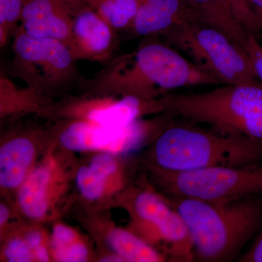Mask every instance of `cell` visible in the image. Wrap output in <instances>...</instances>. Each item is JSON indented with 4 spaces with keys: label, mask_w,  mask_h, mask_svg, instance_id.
I'll list each match as a JSON object with an SVG mask.
<instances>
[{
    "label": "cell",
    "mask_w": 262,
    "mask_h": 262,
    "mask_svg": "<svg viewBox=\"0 0 262 262\" xmlns=\"http://www.w3.org/2000/svg\"><path fill=\"white\" fill-rule=\"evenodd\" d=\"M89 167L93 171L105 179L117 170L116 162L113 156L108 154L96 155L91 160Z\"/></svg>",
    "instance_id": "cell-24"
},
{
    "label": "cell",
    "mask_w": 262,
    "mask_h": 262,
    "mask_svg": "<svg viewBox=\"0 0 262 262\" xmlns=\"http://www.w3.org/2000/svg\"><path fill=\"white\" fill-rule=\"evenodd\" d=\"M34 154L32 141L25 137L15 138L2 146L0 149L2 187L13 189L23 183Z\"/></svg>",
    "instance_id": "cell-13"
},
{
    "label": "cell",
    "mask_w": 262,
    "mask_h": 262,
    "mask_svg": "<svg viewBox=\"0 0 262 262\" xmlns=\"http://www.w3.org/2000/svg\"><path fill=\"white\" fill-rule=\"evenodd\" d=\"M101 261H124L123 258L120 256H106V257L102 258Z\"/></svg>",
    "instance_id": "cell-32"
},
{
    "label": "cell",
    "mask_w": 262,
    "mask_h": 262,
    "mask_svg": "<svg viewBox=\"0 0 262 262\" xmlns=\"http://www.w3.org/2000/svg\"><path fill=\"white\" fill-rule=\"evenodd\" d=\"M160 170L165 187L176 198L224 204L262 195V163L184 171Z\"/></svg>",
    "instance_id": "cell-6"
},
{
    "label": "cell",
    "mask_w": 262,
    "mask_h": 262,
    "mask_svg": "<svg viewBox=\"0 0 262 262\" xmlns=\"http://www.w3.org/2000/svg\"><path fill=\"white\" fill-rule=\"evenodd\" d=\"M142 0H95L92 8L116 29H127Z\"/></svg>",
    "instance_id": "cell-17"
},
{
    "label": "cell",
    "mask_w": 262,
    "mask_h": 262,
    "mask_svg": "<svg viewBox=\"0 0 262 262\" xmlns=\"http://www.w3.org/2000/svg\"><path fill=\"white\" fill-rule=\"evenodd\" d=\"M134 207L140 219L154 225L157 230L173 210L160 196L150 192H143L138 194Z\"/></svg>",
    "instance_id": "cell-18"
},
{
    "label": "cell",
    "mask_w": 262,
    "mask_h": 262,
    "mask_svg": "<svg viewBox=\"0 0 262 262\" xmlns=\"http://www.w3.org/2000/svg\"><path fill=\"white\" fill-rule=\"evenodd\" d=\"M52 248L53 256L58 261H85L89 256V251L85 246L76 241L62 246H52Z\"/></svg>",
    "instance_id": "cell-21"
},
{
    "label": "cell",
    "mask_w": 262,
    "mask_h": 262,
    "mask_svg": "<svg viewBox=\"0 0 262 262\" xmlns=\"http://www.w3.org/2000/svg\"><path fill=\"white\" fill-rule=\"evenodd\" d=\"M196 19H202L199 12L184 8L182 0H142L127 29L136 37L161 36Z\"/></svg>",
    "instance_id": "cell-11"
},
{
    "label": "cell",
    "mask_w": 262,
    "mask_h": 262,
    "mask_svg": "<svg viewBox=\"0 0 262 262\" xmlns=\"http://www.w3.org/2000/svg\"><path fill=\"white\" fill-rule=\"evenodd\" d=\"M250 2L253 7L255 13L258 15L260 21V18L262 16V0H250Z\"/></svg>",
    "instance_id": "cell-30"
},
{
    "label": "cell",
    "mask_w": 262,
    "mask_h": 262,
    "mask_svg": "<svg viewBox=\"0 0 262 262\" xmlns=\"http://www.w3.org/2000/svg\"><path fill=\"white\" fill-rule=\"evenodd\" d=\"M260 26H261V30H262V16L260 18Z\"/></svg>",
    "instance_id": "cell-34"
},
{
    "label": "cell",
    "mask_w": 262,
    "mask_h": 262,
    "mask_svg": "<svg viewBox=\"0 0 262 262\" xmlns=\"http://www.w3.org/2000/svg\"><path fill=\"white\" fill-rule=\"evenodd\" d=\"M210 1H216V0H209V2Z\"/></svg>",
    "instance_id": "cell-35"
},
{
    "label": "cell",
    "mask_w": 262,
    "mask_h": 262,
    "mask_svg": "<svg viewBox=\"0 0 262 262\" xmlns=\"http://www.w3.org/2000/svg\"><path fill=\"white\" fill-rule=\"evenodd\" d=\"M115 30L94 8L81 7L72 23L70 49L75 59L107 63L116 46Z\"/></svg>",
    "instance_id": "cell-10"
},
{
    "label": "cell",
    "mask_w": 262,
    "mask_h": 262,
    "mask_svg": "<svg viewBox=\"0 0 262 262\" xmlns=\"http://www.w3.org/2000/svg\"><path fill=\"white\" fill-rule=\"evenodd\" d=\"M160 37L221 84L260 82L244 50L202 19L187 22Z\"/></svg>",
    "instance_id": "cell-5"
},
{
    "label": "cell",
    "mask_w": 262,
    "mask_h": 262,
    "mask_svg": "<svg viewBox=\"0 0 262 262\" xmlns=\"http://www.w3.org/2000/svg\"><path fill=\"white\" fill-rule=\"evenodd\" d=\"M186 122L167 127L157 139L153 153L160 169L184 171L262 163V141Z\"/></svg>",
    "instance_id": "cell-3"
},
{
    "label": "cell",
    "mask_w": 262,
    "mask_h": 262,
    "mask_svg": "<svg viewBox=\"0 0 262 262\" xmlns=\"http://www.w3.org/2000/svg\"><path fill=\"white\" fill-rule=\"evenodd\" d=\"M13 53L12 75L43 95L77 80V60L61 41L32 37L19 28L15 34Z\"/></svg>",
    "instance_id": "cell-7"
},
{
    "label": "cell",
    "mask_w": 262,
    "mask_h": 262,
    "mask_svg": "<svg viewBox=\"0 0 262 262\" xmlns=\"http://www.w3.org/2000/svg\"><path fill=\"white\" fill-rule=\"evenodd\" d=\"M194 242V261H232L262 226V195L218 204L177 198Z\"/></svg>",
    "instance_id": "cell-2"
},
{
    "label": "cell",
    "mask_w": 262,
    "mask_h": 262,
    "mask_svg": "<svg viewBox=\"0 0 262 262\" xmlns=\"http://www.w3.org/2000/svg\"><path fill=\"white\" fill-rule=\"evenodd\" d=\"M34 256L39 261H49V254L47 249L44 246H39V247L34 249Z\"/></svg>",
    "instance_id": "cell-28"
},
{
    "label": "cell",
    "mask_w": 262,
    "mask_h": 262,
    "mask_svg": "<svg viewBox=\"0 0 262 262\" xmlns=\"http://www.w3.org/2000/svg\"><path fill=\"white\" fill-rule=\"evenodd\" d=\"M10 213L8 207L2 203L0 206V225H3L8 220Z\"/></svg>",
    "instance_id": "cell-29"
},
{
    "label": "cell",
    "mask_w": 262,
    "mask_h": 262,
    "mask_svg": "<svg viewBox=\"0 0 262 262\" xmlns=\"http://www.w3.org/2000/svg\"><path fill=\"white\" fill-rule=\"evenodd\" d=\"M157 100L143 101L131 96H122L119 100H89L78 101L72 110L86 121L105 127H122L138 120L148 108L159 110Z\"/></svg>",
    "instance_id": "cell-12"
},
{
    "label": "cell",
    "mask_w": 262,
    "mask_h": 262,
    "mask_svg": "<svg viewBox=\"0 0 262 262\" xmlns=\"http://www.w3.org/2000/svg\"><path fill=\"white\" fill-rule=\"evenodd\" d=\"M80 83L96 94L143 101H154L183 88L221 84L173 46L155 39L112 58L93 78Z\"/></svg>",
    "instance_id": "cell-1"
},
{
    "label": "cell",
    "mask_w": 262,
    "mask_h": 262,
    "mask_svg": "<svg viewBox=\"0 0 262 262\" xmlns=\"http://www.w3.org/2000/svg\"><path fill=\"white\" fill-rule=\"evenodd\" d=\"M237 261L262 262V231L247 251L239 256Z\"/></svg>",
    "instance_id": "cell-26"
},
{
    "label": "cell",
    "mask_w": 262,
    "mask_h": 262,
    "mask_svg": "<svg viewBox=\"0 0 262 262\" xmlns=\"http://www.w3.org/2000/svg\"><path fill=\"white\" fill-rule=\"evenodd\" d=\"M43 94L27 86L19 88L9 77H0V97L3 115L34 110L39 106Z\"/></svg>",
    "instance_id": "cell-16"
},
{
    "label": "cell",
    "mask_w": 262,
    "mask_h": 262,
    "mask_svg": "<svg viewBox=\"0 0 262 262\" xmlns=\"http://www.w3.org/2000/svg\"><path fill=\"white\" fill-rule=\"evenodd\" d=\"M42 239V234L37 230L31 231L26 237V242L27 243L29 247L32 249H36L39 246H41Z\"/></svg>",
    "instance_id": "cell-27"
},
{
    "label": "cell",
    "mask_w": 262,
    "mask_h": 262,
    "mask_svg": "<svg viewBox=\"0 0 262 262\" xmlns=\"http://www.w3.org/2000/svg\"><path fill=\"white\" fill-rule=\"evenodd\" d=\"M50 178L49 169L40 166L34 169L22 183L18 203L22 211L29 218L39 220L47 213Z\"/></svg>",
    "instance_id": "cell-14"
},
{
    "label": "cell",
    "mask_w": 262,
    "mask_h": 262,
    "mask_svg": "<svg viewBox=\"0 0 262 262\" xmlns=\"http://www.w3.org/2000/svg\"><path fill=\"white\" fill-rule=\"evenodd\" d=\"M146 125L135 120L122 127H108L86 120L72 122L61 131L59 141L73 151L103 150L125 153L139 146L146 135Z\"/></svg>",
    "instance_id": "cell-8"
},
{
    "label": "cell",
    "mask_w": 262,
    "mask_h": 262,
    "mask_svg": "<svg viewBox=\"0 0 262 262\" xmlns=\"http://www.w3.org/2000/svg\"><path fill=\"white\" fill-rule=\"evenodd\" d=\"M77 1L83 2V3H86V4L92 7L93 5H94L95 0H77Z\"/></svg>",
    "instance_id": "cell-33"
},
{
    "label": "cell",
    "mask_w": 262,
    "mask_h": 262,
    "mask_svg": "<svg viewBox=\"0 0 262 262\" xmlns=\"http://www.w3.org/2000/svg\"><path fill=\"white\" fill-rule=\"evenodd\" d=\"M26 241L13 239L10 241L5 250V256L10 262H28L32 261L33 253Z\"/></svg>",
    "instance_id": "cell-23"
},
{
    "label": "cell",
    "mask_w": 262,
    "mask_h": 262,
    "mask_svg": "<svg viewBox=\"0 0 262 262\" xmlns=\"http://www.w3.org/2000/svg\"><path fill=\"white\" fill-rule=\"evenodd\" d=\"M77 238L75 232L64 225H57L53 229L52 246H62L75 242Z\"/></svg>",
    "instance_id": "cell-25"
},
{
    "label": "cell",
    "mask_w": 262,
    "mask_h": 262,
    "mask_svg": "<svg viewBox=\"0 0 262 262\" xmlns=\"http://www.w3.org/2000/svg\"><path fill=\"white\" fill-rule=\"evenodd\" d=\"M84 5L77 0H25L20 29L30 37L56 39L71 48L74 15Z\"/></svg>",
    "instance_id": "cell-9"
},
{
    "label": "cell",
    "mask_w": 262,
    "mask_h": 262,
    "mask_svg": "<svg viewBox=\"0 0 262 262\" xmlns=\"http://www.w3.org/2000/svg\"><path fill=\"white\" fill-rule=\"evenodd\" d=\"M243 48L248 55L258 80L262 82V44L256 34L248 33Z\"/></svg>",
    "instance_id": "cell-22"
},
{
    "label": "cell",
    "mask_w": 262,
    "mask_h": 262,
    "mask_svg": "<svg viewBox=\"0 0 262 262\" xmlns=\"http://www.w3.org/2000/svg\"><path fill=\"white\" fill-rule=\"evenodd\" d=\"M111 248L124 261H163L165 258L135 234L122 229H115L108 235Z\"/></svg>",
    "instance_id": "cell-15"
},
{
    "label": "cell",
    "mask_w": 262,
    "mask_h": 262,
    "mask_svg": "<svg viewBox=\"0 0 262 262\" xmlns=\"http://www.w3.org/2000/svg\"><path fill=\"white\" fill-rule=\"evenodd\" d=\"M106 179L93 171L90 167H82L77 172V184L86 199L94 201L102 195Z\"/></svg>",
    "instance_id": "cell-20"
},
{
    "label": "cell",
    "mask_w": 262,
    "mask_h": 262,
    "mask_svg": "<svg viewBox=\"0 0 262 262\" xmlns=\"http://www.w3.org/2000/svg\"><path fill=\"white\" fill-rule=\"evenodd\" d=\"M188 1H189V3H193V4L194 5H201V6L202 7L201 11V15L202 10L204 9L205 7H206V5L208 4V2H209V0H188Z\"/></svg>",
    "instance_id": "cell-31"
},
{
    "label": "cell",
    "mask_w": 262,
    "mask_h": 262,
    "mask_svg": "<svg viewBox=\"0 0 262 262\" xmlns=\"http://www.w3.org/2000/svg\"><path fill=\"white\" fill-rule=\"evenodd\" d=\"M25 0H0V46H5L20 23Z\"/></svg>",
    "instance_id": "cell-19"
},
{
    "label": "cell",
    "mask_w": 262,
    "mask_h": 262,
    "mask_svg": "<svg viewBox=\"0 0 262 262\" xmlns=\"http://www.w3.org/2000/svg\"><path fill=\"white\" fill-rule=\"evenodd\" d=\"M162 111L232 135L262 141V82L220 84L210 91L168 94Z\"/></svg>",
    "instance_id": "cell-4"
}]
</instances>
